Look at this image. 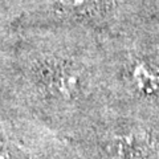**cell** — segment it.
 <instances>
[{
	"label": "cell",
	"instance_id": "3",
	"mask_svg": "<svg viewBox=\"0 0 159 159\" xmlns=\"http://www.w3.org/2000/svg\"><path fill=\"white\" fill-rule=\"evenodd\" d=\"M72 139L88 159H159V121L110 106Z\"/></svg>",
	"mask_w": 159,
	"mask_h": 159
},
{
	"label": "cell",
	"instance_id": "1",
	"mask_svg": "<svg viewBox=\"0 0 159 159\" xmlns=\"http://www.w3.org/2000/svg\"><path fill=\"white\" fill-rule=\"evenodd\" d=\"M109 107L103 37L81 27L2 29L0 117L74 138Z\"/></svg>",
	"mask_w": 159,
	"mask_h": 159
},
{
	"label": "cell",
	"instance_id": "2",
	"mask_svg": "<svg viewBox=\"0 0 159 159\" xmlns=\"http://www.w3.org/2000/svg\"><path fill=\"white\" fill-rule=\"evenodd\" d=\"M103 45L109 106L159 121V21L143 17Z\"/></svg>",
	"mask_w": 159,
	"mask_h": 159
}]
</instances>
